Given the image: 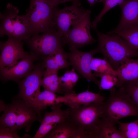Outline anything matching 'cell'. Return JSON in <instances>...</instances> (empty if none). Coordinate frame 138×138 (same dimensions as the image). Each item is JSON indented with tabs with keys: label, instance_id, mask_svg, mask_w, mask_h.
Instances as JSON below:
<instances>
[{
	"label": "cell",
	"instance_id": "cell-8",
	"mask_svg": "<svg viewBox=\"0 0 138 138\" xmlns=\"http://www.w3.org/2000/svg\"><path fill=\"white\" fill-rule=\"evenodd\" d=\"M42 62L35 64L32 71L17 83L18 94L14 97L22 99L33 106L35 97L40 91L41 82L46 70Z\"/></svg>",
	"mask_w": 138,
	"mask_h": 138
},
{
	"label": "cell",
	"instance_id": "cell-9",
	"mask_svg": "<svg viewBox=\"0 0 138 138\" xmlns=\"http://www.w3.org/2000/svg\"><path fill=\"white\" fill-rule=\"evenodd\" d=\"M79 6L72 4L71 6L62 9L55 8L51 28L55 29L62 37L68 32L72 24L81 18L87 11V10Z\"/></svg>",
	"mask_w": 138,
	"mask_h": 138
},
{
	"label": "cell",
	"instance_id": "cell-13",
	"mask_svg": "<svg viewBox=\"0 0 138 138\" xmlns=\"http://www.w3.org/2000/svg\"><path fill=\"white\" fill-rule=\"evenodd\" d=\"M37 61L36 57L29 54L14 66L0 69V80L3 82L12 80L17 83L32 71L35 66L34 62Z\"/></svg>",
	"mask_w": 138,
	"mask_h": 138
},
{
	"label": "cell",
	"instance_id": "cell-18",
	"mask_svg": "<svg viewBox=\"0 0 138 138\" xmlns=\"http://www.w3.org/2000/svg\"><path fill=\"white\" fill-rule=\"evenodd\" d=\"M77 129L67 119L57 124L43 138H76Z\"/></svg>",
	"mask_w": 138,
	"mask_h": 138
},
{
	"label": "cell",
	"instance_id": "cell-2",
	"mask_svg": "<svg viewBox=\"0 0 138 138\" xmlns=\"http://www.w3.org/2000/svg\"><path fill=\"white\" fill-rule=\"evenodd\" d=\"M110 91L109 97L103 104L102 117L115 124L124 118L130 116L138 117V107L123 87L118 90L114 87Z\"/></svg>",
	"mask_w": 138,
	"mask_h": 138
},
{
	"label": "cell",
	"instance_id": "cell-25",
	"mask_svg": "<svg viewBox=\"0 0 138 138\" xmlns=\"http://www.w3.org/2000/svg\"><path fill=\"white\" fill-rule=\"evenodd\" d=\"M90 67L92 71L95 72L110 73L117 76V71L114 70L110 64L104 59L93 57L90 63Z\"/></svg>",
	"mask_w": 138,
	"mask_h": 138
},
{
	"label": "cell",
	"instance_id": "cell-19",
	"mask_svg": "<svg viewBox=\"0 0 138 138\" xmlns=\"http://www.w3.org/2000/svg\"><path fill=\"white\" fill-rule=\"evenodd\" d=\"M57 96L55 93L45 90L37 93L34 100L33 106L41 118L42 119V113L47 107L55 103Z\"/></svg>",
	"mask_w": 138,
	"mask_h": 138
},
{
	"label": "cell",
	"instance_id": "cell-23",
	"mask_svg": "<svg viewBox=\"0 0 138 138\" xmlns=\"http://www.w3.org/2000/svg\"><path fill=\"white\" fill-rule=\"evenodd\" d=\"M107 33L117 34L126 40L132 47L138 50V26L114 29Z\"/></svg>",
	"mask_w": 138,
	"mask_h": 138
},
{
	"label": "cell",
	"instance_id": "cell-24",
	"mask_svg": "<svg viewBox=\"0 0 138 138\" xmlns=\"http://www.w3.org/2000/svg\"><path fill=\"white\" fill-rule=\"evenodd\" d=\"M79 78V76L73 68L70 71H66L63 76L59 77L64 95L74 92L73 88Z\"/></svg>",
	"mask_w": 138,
	"mask_h": 138
},
{
	"label": "cell",
	"instance_id": "cell-5",
	"mask_svg": "<svg viewBox=\"0 0 138 138\" xmlns=\"http://www.w3.org/2000/svg\"><path fill=\"white\" fill-rule=\"evenodd\" d=\"M31 36L24 41L30 51L29 54L36 57L38 60L54 53L64 44L62 37L54 28Z\"/></svg>",
	"mask_w": 138,
	"mask_h": 138
},
{
	"label": "cell",
	"instance_id": "cell-29",
	"mask_svg": "<svg viewBox=\"0 0 138 138\" xmlns=\"http://www.w3.org/2000/svg\"><path fill=\"white\" fill-rule=\"evenodd\" d=\"M17 132L13 131L10 128L0 125V138H32L27 133L22 136H19Z\"/></svg>",
	"mask_w": 138,
	"mask_h": 138
},
{
	"label": "cell",
	"instance_id": "cell-11",
	"mask_svg": "<svg viewBox=\"0 0 138 138\" xmlns=\"http://www.w3.org/2000/svg\"><path fill=\"white\" fill-rule=\"evenodd\" d=\"M21 41L8 37V40L0 41V69L6 66H12L18 61L28 56L29 54L24 48Z\"/></svg>",
	"mask_w": 138,
	"mask_h": 138
},
{
	"label": "cell",
	"instance_id": "cell-7",
	"mask_svg": "<svg viewBox=\"0 0 138 138\" xmlns=\"http://www.w3.org/2000/svg\"><path fill=\"white\" fill-rule=\"evenodd\" d=\"M91 12V10H87L81 18L72 24V28L62 37L63 44L68 45L70 50L78 49L96 42L90 33Z\"/></svg>",
	"mask_w": 138,
	"mask_h": 138
},
{
	"label": "cell",
	"instance_id": "cell-33",
	"mask_svg": "<svg viewBox=\"0 0 138 138\" xmlns=\"http://www.w3.org/2000/svg\"><path fill=\"white\" fill-rule=\"evenodd\" d=\"M89 3L90 6H92L96 3L97 2L96 0H87Z\"/></svg>",
	"mask_w": 138,
	"mask_h": 138
},
{
	"label": "cell",
	"instance_id": "cell-30",
	"mask_svg": "<svg viewBox=\"0 0 138 138\" xmlns=\"http://www.w3.org/2000/svg\"><path fill=\"white\" fill-rule=\"evenodd\" d=\"M57 124L41 123L33 138H43Z\"/></svg>",
	"mask_w": 138,
	"mask_h": 138
},
{
	"label": "cell",
	"instance_id": "cell-34",
	"mask_svg": "<svg viewBox=\"0 0 138 138\" xmlns=\"http://www.w3.org/2000/svg\"><path fill=\"white\" fill-rule=\"evenodd\" d=\"M97 2H101L103 3V4H104L106 0H96Z\"/></svg>",
	"mask_w": 138,
	"mask_h": 138
},
{
	"label": "cell",
	"instance_id": "cell-21",
	"mask_svg": "<svg viewBox=\"0 0 138 138\" xmlns=\"http://www.w3.org/2000/svg\"><path fill=\"white\" fill-rule=\"evenodd\" d=\"M115 125L106 118H101L98 125V138H124Z\"/></svg>",
	"mask_w": 138,
	"mask_h": 138
},
{
	"label": "cell",
	"instance_id": "cell-22",
	"mask_svg": "<svg viewBox=\"0 0 138 138\" xmlns=\"http://www.w3.org/2000/svg\"><path fill=\"white\" fill-rule=\"evenodd\" d=\"M41 86L44 90L55 93L64 94L58 72H49L45 70L42 80Z\"/></svg>",
	"mask_w": 138,
	"mask_h": 138
},
{
	"label": "cell",
	"instance_id": "cell-3",
	"mask_svg": "<svg viewBox=\"0 0 138 138\" xmlns=\"http://www.w3.org/2000/svg\"><path fill=\"white\" fill-rule=\"evenodd\" d=\"M103 102L91 103L76 108L69 107L67 119L86 132L90 138H98V125L103 116Z\"/></svg>",
	"mask_w": 138,
	"mask_h": 138
},
{
	"label": "cell",
	"instance_id": "cell-27",
	"mask_svg": "<svg viewBox=\"0 0 138 138\" xmlns=\"http://www.w3.org/2000/svg\"><path fill=\"white\" fill-rule=\"evenodd\" d=\"M119 129L124 138H138V118L133 122L123 123L119 121Z\"/></svg>",
	"mask_w": 138,
	"mask_h": 138
},
{
	"label": "cell",
	"instance_id": "cell-10",
	"mask_svg": "<svg viewBox=\"0 0 138 138\" xmlns=\"http://www.w3.org/2000/svg\"><path fill=\"white\" fill-rule=\"evenodd\" d=\"M66 53L67 59L73 68L88 81L94 82L99 87L100 82L92 73L90 64L93 55L98 53L96 48L88 52H82L77 49H73Z\"/></svg>",
	"mask_w": 138,
	"mask_h": 138
},
{
	"label": "cell",
	"instance_id": "cell-17",
	"mask_svg": "<svg viewBox=\"0 0 138 138\" xmlns=\"http://www.w3.org/2000/svg\"><path fill=\"white\" fill-rule=\"evenodd\" d=\"M42 62L46 70L49 72H58L59 70L66 69L71 65L67 59L66 52L62 48L45 57Z\"/></svg>",
	"mask_w": 138,
	"mask_h": 138
},
{
	"label": "cell",
	"instance_id": "cell-12",
	"mask_svg": "<svg viewBox=\"0 0 138 138\" xmlns=\"http://www.w3.org/2000/svg\"><path fill=\"white\" fill-rule=\"evenodd\" d=\"M12 101L15 109L16 122L14 130L18 132L24 128L26 132H29L32 123L38 121L40 123L42 119L32 106L23 100L14 97Z\"/></svg>",
	"mask_w": 138,
	"mask_h": 138
},
{
	"label": "cell",
	"instance_id": "cell-26",
	"mask_svg": "<svg viewBox=\"0 0 138 138\" xmlns=\"http://www.w3.org/2000/svg\"><path fill=\"white\" fill-rule=\"evenodd\" d=\"M95 77L101 79L99 88L100 90H110L117 85L118 78L117 76L110 73H99L95 72L93 73Z\"/></svg>",
	"mask_w": 138,
	"mask_h": 138
},
{
	"label": "cell",
	"instance_id": "cell-14",
	"mask_svg": "<svg viewBox=\"0 0 138 138\" xmlns=\"http://www.w3.org/2000/svg\"><path fill=\"white\" fill-rule=\"evenodd\" d=\"M105 99L99 93H94L88 89L79 93L74 91L63 96H57L55 103H63L69 108H76L91 103H103Z\"/></svg>",
	"mask_w": 138,
	"mask_h": 138
},
{
	"label": "cell",
	"instance_id": "cell-4",
	"mask_svg": "<svg viewBox=\"0 0 138 138\" xmlns=\"http://www.w3.org/2000/svg\"><path fill=\"white\" fill-rule=\"evenodd\" d=\"M19 12L17 7L8 3L6 9L1 12V37L6 35L24 41L31 36V27L26 15H19Z\"/></svg>",
	"mask_w": 138,
	"mask_h": 138
},
{
	"label": "cell",
	"instance_id": "cell-16",
	"mask_svg": "<svg viewBox=\"0 0 138 138\" xmlns=\"http://www.w3.org/2000/svg\"><path fill=\"white\" fill-rule=\"evenodd\" d=\"M117 71L118 81L116 86L119 87L125 82L138 77V59H125Z\"/></svg>",
	"mask_w": 138,
	"mask_h": 138
},
{
	"label": "cell",
	"instance_id": "cell-28",
	"mask_svg": "<svg viewBox=\"0 0 138 138\" xmlns=\"http://www.w3.org/2000/svg\"><path fill=\"white\" fill-rule=\"evenodd\" d=\"M121 86L138 107V77L125 82Z\"/></svg>",
	"mask_w": 138,
	"mask_h": 138
},
{
	"label": "cell",
	"instance_id": "cell-31",
	"mask_svg": "<svg viewBox=\"0 0 138 138\" xmlns=\"http://www.w3.org/2000/svg\"><path fill=\"white\" fill-rule=\"evenodd\" d=\"M125 0H106L104 4V7L98 16L102 18L108 11L117 5L122 3Z\"/></svg>",
	"mask_w": 138,
	"mask_h": 138
},
{
	"label": "cell",
	"instance_id": "cell-20",
	"mask_svg": "<svg viewBox=\"0 0 138 138\" xmlns=\"http://www.w3.org/2000/svg\"><path fill=\"white\" fill-rule=\"evenodd\" d=\"M52 111L50 112L45 111L41 122L57 124L66 119L68 117V108L65 110L62 108V103H55L51 106Z\"/></svg>",
	"mask_w": 138,
	"mask_h": 138
},
{
	"label": "cell",
	"instance_id": "cell-1",
	"mask_svg": "<svg viewBox=\"0 0 138 138\" xmlns=\"http://www.w3.org/2000/svg\"><path fill=\"white\" fill-rule=\"evenodd\" d=\"M93 29L98 38V53L103 54L114 70H117L125 59L138 57V50L121 37L115 33H101L97 28Z\"/></svg>",
	"mask_w": 138,
	"mask_h": 138
},
{
	"label": "cell",
	"instance_id": "cell-32",
	"mask_svg": "<svg viewBox=\"0 0 138 138\" xmlns=\"http://www.w3.org/2000/svg\"><path fill=\"white\" fill-rule=\"evenodd\" d=\"M49 5L52 7L55 8H58L60 4L65 3L69 2H71L72 4H75L80 6L81 3L80 0H45Z\"/></svg>",
	"mask_w": 138,
	"mask_h": 138
},
{
	"label": "cell",
	"instance_id": "cell-15",
	"mask_svg": "<svg viewBox=\"0 0 138 138\" xmlns=\"http://www.w3.org/2000/svg\"><path fill=\"white\" fill-rule=\"evenodd\" d=\"M121 10L120 22L114 29L138 26V0H125L119 4Z\"/></svg>",
	"mask_w": 138,
	"mask_h": 138
},
{
	"label": "cell",
	"instance_id": "cell-6",
	"mask_svg": "<svg viewBox=\"0 0 138 138\" xmlns=\"http://www.w3.org/2000/svg\"><path fill=\"white\" fill-rule=\"evenodd\" d=\"M55 9L45 0H30L26 15L31 27V36L52 28Z\"/></svg>",
	"mask_w": 138,
	"mask_h": 138
}]
</instances>
